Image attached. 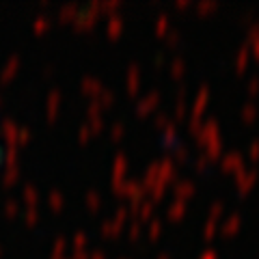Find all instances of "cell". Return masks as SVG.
<instances>
[{"instance_id": "1", "label": "cell", "mask_w": 259, "mask_h": 259, "mask_svg": "<svg viewBox=\"0 0 259 259\" xmlns=\"http://www.w3.org/2000/svg\"><path fill=\"white\" fill-rule=\"evenodd\" d=\"M3 160H5V149H3V145H0V164H3Z\"/></svg>"}]
</instances>
